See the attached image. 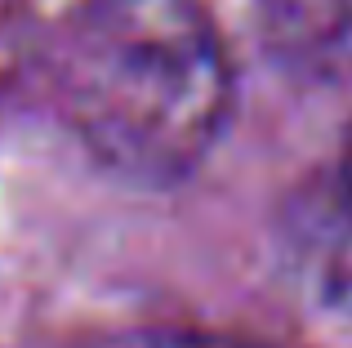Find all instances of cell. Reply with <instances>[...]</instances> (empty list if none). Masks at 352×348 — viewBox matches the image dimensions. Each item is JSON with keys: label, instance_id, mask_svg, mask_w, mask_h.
Wrapping results in <instances>:
<instances>
[{"label": "cell", "instance_id": "cell-3", "mask_svg": "<svg viewBox=\"0 0 352 348\" xmlns=\"http://www.w3.org/2000/svg\"><path fill=\"white\" fill-rule=\"evenodd\" d=\"M339 206H344V219L352 224V125L344 134V157H339Z\"/></svg>", "mask_w": 352, "mask_h": 348}, {"label": "cell", "instance_id": "cell-2", "mask_svg": "<svg viewBox=\"0 0 352 348\" xmlns=\"http://www.w3.org/2000/svg\"><path fill=\"white\" fill-rule=\"evenodd\" d=\"M272 50L299 72L352 63V0H258Z\"/></svg>", "mask_w": 352, "mask_h": 348}, {"label": "cell", "instance_id": "cell-4", "mask_svg": "<svg viewBox=\"0 0 352 348\" xmlns=\"http://www.w3.org/2000/svg\"><path fill=\"white\" fill-rule=\"evenodd\" d=\"M156 348H232V344H210V340H165Z\"/></svg>", "mask_w": 352, "mask_h": 348}, {"label": "cell", "instance_id": "cell-1", "mask_svg": "<svg viewBox=\"0 0 352 348\" xmlns=\"http://www.w3.org/2000/svg\"><path fill=\"white\" fill-rule=\"evenodd\" d=\"M58 89L85 148L120 179H188L232 116V58L206 0H80Z\"/></svg>", "mask_w": 352, "mask_h": 348}]
</instances>
